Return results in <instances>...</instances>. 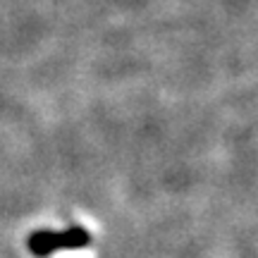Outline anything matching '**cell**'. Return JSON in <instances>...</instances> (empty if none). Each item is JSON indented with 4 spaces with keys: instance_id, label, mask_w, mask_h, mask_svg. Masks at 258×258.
Returning <instances> with one entry per match:
<instances>
[{
    "instance_id": "obj_1",
    "label": "cell",
    "mask_w": 258,
    "mask_h": 258,
    "mask_svg": "<svg viewBox=\"0 0 258 258\" xmlns=\"http://www.w3.org/2000/svg\"><path fill=\"white\" fill-rule=\"evenodd\" d=\"M91 244V234L86 227L82 225H74L64 232H34L27 239L29 251L38 258H46L50 253H57V251H72V249H84Z\"/></svg>"
}]
</instances>
